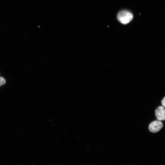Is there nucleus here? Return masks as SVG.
I'll use <instances>...</instances> for the list:
<instances>
[{
  "label": "nucleus",
  "instance_id": "1",
  "mask_svg": "<svg viewBox=\"0 0 165 165\" xmlns=\"http://www.w3.org/2000/svg\"><path fill=\"white\" fill-rule=\"evenodd\" d=\"M133 18L132 13L127 10L121 11L118 14L117 18L120 22L124 24H127Z\"/></svg>",
  "mask_w": 165,
  "mask_h": 165
},
{
  "label": "nucleus",
  "instance_id": "4",
  "mask_svg": "<svg viewBox=\"0 0 165 165\" xmlns=\"http://www.w3.org/2000/svg\"><path fill=\"white\" fill-rule=\"evenodd\" d=\"M6 83L5 79L2 77H0V87L5 84Z\"/></svg>",
  "mask_w": 165,
  "mask_h": 165
},
{
  "label": "nucleus",
  "instance_id": "3",
  "mask_svg": "<svg viewBox=\"0 0 165 165\" xmlns=\"http://www.w3.org/2000/svg\"><path fill=\"white\" fill-rule=\"evenodd\" d=\"M155 115L159 121L165 120V109L163 106L158 107L155 110Z\"/></svg>",
  "mask_w": 165,
  "mask_h": 165
},
{
  "label": "nucleus",
  "instance_id": "5",
  "mask_svg": "<svg viewBox=\"0 0 165 165\" xmlns=\"http://www.w3.org/2000/svg\"><path fill=\"white\" fill-rule=\"evenodd\" d=\"M161 104L165 108V97L161 101Z\"/></svg>",
  "mask_w": 165,
  "mask_h": 165
},
{
  "label": "nucleus",
  "instance_id": "2",
  "mask_svg": "<svg viewBox=\"0 0 165 165\" xmlns=\"http://www.w3.org/2000/svg\"><path fill=\"white\" fill-rule=\"evenodd\" d=\"M163 127V123L160 121H155L150 124L149 129L151 132L155 133L160 131Z\"/></svg>",
  "mask_w": 165,
  "mask_h": 165
}]
</instances>
